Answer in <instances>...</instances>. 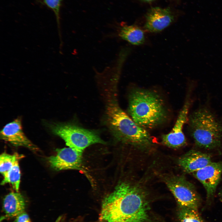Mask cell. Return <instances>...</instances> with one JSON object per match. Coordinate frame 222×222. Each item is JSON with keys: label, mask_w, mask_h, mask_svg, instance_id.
I'll return each mask as SVG.
<instances>
[{"label": "cell", "mask_w": 222, "mask_h": 222, "mask_svg": "<svg viewBox=\"0 0 222 222\" xmlns=\"http://www.w3.org/2000/svg\"><path fill=\"white\" fill-rule=\"evenodd\" d=\"M146 191L138 184L120 183L103 200L101 222H146L149 219Z\"/></svg>", "instance_id": "cell-1"}, {"label": "cell", "mask_w": 222, "mask_h": 222, "mask_svg": "<svg viewBox=\"0 0 222 222\" xmlns=\"http://www.w3.org/2000/svg\"><path fill=\"white\" fill-rule=\"evenodd\" d=\"M128 103V112L131 118L145 129L160 125L167 118L164 101L155 91L133 88L129 94Z\"/></svg>", "instance_id": "cell-2"}, {"label": "cell", "mask_w": 222, "mask_h": 222, "mask_svg": "<svg viewBox=\"0 0 222 222\" xmlns=\"http://www.w3.org/2000/svg\"><path fill=\"white\" fill-rule=\"evenodd\" d=\"M106 115L109 128L119 140L142 149L148 148L152 144V140L148 132L125 113L115 99L111 98L108 101Z\"/></svg>", "instance_id": "cell-3"}, {"label": "cell", "mask_w": 222, "mask_h": 222, "mask_svg": "<svg viewBox=\"0 0 222 222\" xmlns=\"http://www.w3.org/2000/svg\"><path fill=\"white\" fill-rule=\"evenodd\" d=\"M189 128L195 144L200 147L212 149L222 143V123L208 109L200 108L188 118Z\"/></svg>", "instance_id": "cell-4"}, {"label": "cell", "mask_w": 222, "mask_h": 222, "mask_svg": "<svg viewBox=\"0 0 222 222\" xmlns=\"http://www.w3.org/2000/svg\"><path fill=\"white\" fill-rule=\"evenodd\" d=\"M54 134L62 138L68 147L81 152L90 145L105 142L95 132L70 123H54L49 125Z\"/></svg>", "instance_id": "cell-5"}, {"label": "cell", "mask_w": 222, "mask_h": 222, "mask_svg": "<svg viewBox=\"0 0 222 222\" xmlns=\"http://www.w3.org/2000/svg\"><path fill=\"white\" fill-rule=\"evenodd\" d=\"M163 180L179 207L198 210L201 199L194 184L182 175H166Z\"/></svg>", "instance_id": "cell-6"}, {"label": "cell", "mask_w": 222, "mask_h": 222, "mask_svg": "<svg viewBox=\"0 0 222 222\" xmlns=\"http://www.w3.org/2000/svg\"><path fill=\"white\" fill-rule=\"evenodd\" d=\"M190 105V99L187 97L172 130L168 133L162 136V142L164 145L176 149L181 147L186 144V140L183 129L188 119V114Z\"/></svg>", "instance_id": "cell-7"}, {"label": "cell", "mask_w": 222, "mask_h": 222, "mask_svg": "<svg viewBox=\"0 0 222 222\" xmlns=\"http://www.w3.org/2000/svg\"><path fill=\"white\" fill-rule=\"evenodd\" d=\"M192 174L203 184L206 191L207 199L210 200L214 195L221 179L222 162H212Z\"/></svg>", "instance_id": "cell-8"}, {"label": "cell", "mask_w": 222, "mask_h": 222, "mask_svg": "<svg viewBox=\"0 0 222 222\" xmlns=\"http://www.w3.org/2000/svg\"><path fill=\"white\" fill-rule=\"evenodd\" d=\"M56 154L47 159L50 166L56 171L81 168L82 152L70 147L58 149Z\"/></svg>", "instance_id": "cell-9"}, {"label": "cell", "mask_w": 222, "mask_h": 222, "mask_svg": "<svg viewBox=\"0 0 222 222\" xmlns=\"http://www.w3.org/2000/svg\"><path fill=\"white\" fill-rule=\"evenodd\" d=\"M0 137L14 146L24 147L34 151L39 150L24 134L19 118L7 124L0 132Z\"/></svg>", "instance_id": "cell-10"}, {"label": "cell", "mask_w": 222, "mask_h": 222, "mask_svg": "<svg viewBox=\"0 0 222 222\" xmlns=\"http://www.w3.org/2000/svg\"><path fill=\"white\" fill-rule=\"evenodd\" d=\"M144 28L151 32L161 31L173 22L174 17L168 8L159 7L151 8L146 16Z\"/></svg>", "instance_id": "cell-11"}, {"label": "cell", "mask_w": 222, "mask_h": 222, "mask_svg": "<svg viewBox=\"0 0 222 222\" xmlns=\"http://www.w3.org/2000/svg\"><path fill=\"white\" fill-rule=\"evenodd\" d=\"M212 162L211 155L195 150H191L179 158L178 163L183 170L191 173L203 168Z\"/></svg>", "instance_id": "cell-12"}, {"label": "cell", "mask_w": 222, "mask_h": 222, "mask_svg": "<svg viewBox=\"0 0 222 222\" xmlns=\"http://www.w3.org/2000/svg\"><path fill=\"white\" fill-rule=\"evenodd\" d=\"M25 202L22 195L18 192H11L4 197L3 209L4 218H13L24 212Z\"/></svg>", "instance_id": "cell-13"}, {"label": "cell", "mask_w": 222, "mask_h": 222, "mask_svg": "<svg viewBox=\"0 0 222 222\" xmlns=\"http://www.w3.org/2000/svg\"><path fill=\"white\" fill-rule=\"evenodd\" d=\"M118 37L131 44L139 45L145 41L143 31L135 25H124L121 27L117 32Z\"/></svg>", "instance_id": "cell-14"}, {"label": "cell", "mask_w": 222, "mask_h": 222, "mask_svg": "<svg viewBox=\"0 0 222 222\" xmlns=\"http://www.w3.org/2000/svg\"><path fill=\"white\" fill-rule=\"evenodd\" d=\"M20 171L18 161L3 177L1 184L3 185L7 183H9L11 185L13 189L16 191L18 192L20 183Z\"/></svg>", "instance_id": "cell-15"}, {"label": "cell", "mask_w": 222, "mask_h": 222, "mask_svg": "<svg viewBox=\"0 0 222 222\" xmlns=\"http://www.w3.org/2000/svg\"><path fill=\"white\" fill-rule=\"evenodd\" d=\"M23 155L18 153L10 154L3 153L0 156V171L4 177L12 168L15 163L23 158Z\"/></svg>", "instance_id": "cell-16"}, {"label": "cell", "mask_w": 222, "mask_h": 222, "mask_svg": "<svg viewBox=\"0 0 222 222\" xmlns=\"http://www.w3.org/2000/svg\"><path fill=\"white\" fill-rule=\"evenodd\" d=\"M178 215L179 222H205L198 210L179 207Z\"/></svg>", "instance_id": "cell-17"}, {"label": "cell", "mask_w": 222, "mask_h": 222, "mask_svg": "<svg viewBox=\"0 0 222 222\" xmlns=\"http://www.w3.org/2000/svg\"><path fill=\"white\" fill-rule=\"evenodd\" d=\"M62 0H42L43 3L54 12L58 27H60V13Z\"/></svg>", "instance_id": "cell-18"}, {"label": "cell", "mask_w": 222, "mask_h": 222, "mask_svg": "<svg viewBox=\"0 0 222 222\" xmlns=\"http://www.w3.org/2000/svg\"><path fill=\"white\" fill-rule=\"evenodd\" d=\"M14 222H31L28 215L24 212L16 217Z\"/></svg>", "instance_id": "cell-19"}, {"label": "cell", "mask_w": 222, "mask_h": 222, "mask_svg": "<svg viewBox=\"0 0 222 222\" xmlns=\"http://www.w3.org/2000/svg\"><path fill=\"white\" fill-rule=\"evenodd\" d=\"M61 217H61V216H60V217H59L56 220V221H55V222H60V220H61Z\"/></svg>", "instance_id": "cell-20"}, {"label": "cell", "mask_w": 222, "mask_h": 222, "mask_svg": "<svg viewBox=\"0 0 222 222\" xmlns=\"http://www.w3.org/2000/svg\"><path fill=\"white\" fill-rule=\"evenodd\" d=\"M142 0V1L145 2H150L153 1H154V0Z\"/></svg>", "instance_id": "cell-21"}, {"label": "cell", "mask_w": 222, "mask_h": 222, "mask_svg": "<svg viewBox=\"0 0 222 222\" xmlns=\"http://www.w3.org/2000/svg\"><path fill=\"white\" fill-rule=\"evenodd\" d=\"M220 196L222 198V188L220 190Z\"/></svg>", "instance_id": "cell-22"}]
</instances>
